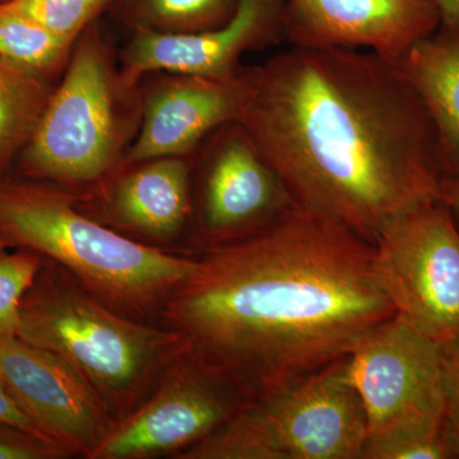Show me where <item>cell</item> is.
<instances>
[{
	"label": "cell",
	"mask_w": 459,
	"mask_h": 459,
	"mask_svg": "<svg viewBox=\"0 0 459 459\" xmlns=\"http://www.w3.org/2000/svg\"><path fill=\"white\" fill-rule=\"evenodd\" d=\"M394 314L373 244L295 202L261 231L204 247L160 318L261 395L347 358Z\"/></svg>",
	"instance_id": "cell-1"
},
{
	"label": "cell",
	"mask_w": 459,
	"mask_h": 459,
	"mask_svg": "<svg viewBox=\"0 0 459 459\" xmlns=\"http://www.w3.org/2000/svg\"><path fill=\"white\" fill-rule=\"evenodd\" d=\"M243 72L238 122L296 204L373 244L395 217L439 201V141L400 63L290 45Z\"/></svg>",
	"instance_id": "cell-2"
},
{
	"label": "cell",
	"mask_w": 459,
	"mask_h": 459,
	"mask_svg": "<svg viewBox=\"0 0 459 459\" xmlns=\"http://www.w3.org/2000/svg\"><path fill=\"white\" fill-rule=\"evenodd\" d=\"M0 238L62 265L117 312L150 323L197 265L92 219L71 190L31 179L0 177Z\"/></svg>",
	"instance_id": "cell-3"
},
{
	"label": "cell",
	"mask_w": 459,
	"mask_h": 459,
	"mask_svg": "<svg viewBox=\"0 0 459 459\" xmlns=\"http://www.w3.org/2000/svg\"><path fill=\"white\" fill-rule=\"evenodd\" d=\"M17 336L65 359L117 422L184 349L177 332L117 312L47 258L23 296Z\"/></svg>",
	"instance_id": "cell-4"
},
{
	"label": "cell",
	"mask_w": 459,
	"mask_h": 459,
	"mask_svg": "<svg viewBox=\"0 0 459 459\" xmlns=\"http://www.w3.org/2000/svg\"><path fill=\"white\" fill-rule=\"evenodd\" d=\"M141 117L140 84L124 77L95 22L75 42L18 166L27 179L83 192L122 168Z\"/></svg>",
	"instance_id": "cell-5"
},
{
	"label": "cell",
	"mask_w": 459,
	"mask_h": 459,
	"mask_svg": "<svg viewBox=\"0 0 459 459\" xmlns=\"http://www.w3.org/2000/svg\"><path fill=\"white\" fill-rule=\"evenodd\" d=\"M364 406L341 359L277 391L255 395L180 459H362Z\"/></svg>",
	"instance_id": "cell-6"
},
{
	"label": "cell",
	"mask_w": 459,
	"mask_h": 459,
	"mask_svg": "<svg viewBox=\"0 0 459 459\" xmlns=\"http://www.w3.org/2000/svg\"><path fill=\"white\" fill-rule=\"evenodd\" d=\"M349 373L367 415L364 453L444 428L443 346L397 314L359 341Z\"/></svg>",
	"instance_id": "cell-7"
},
{
	"label": "cell",
	"mask_w": 459,
	"mask_h": 459,
	"mask_svg": "<svg viewBox=\"0 0 459 459\" xmlns=\"http://www.w3.org/2000/svg\"><path fill=\"white\" fill-rule=\"evenodd\" d=\"M394 312L439 344L459 337V229L440 201L395 217L373 243Z\"/></svg>",
	"instance_id": "cell-8"
},
{
	"label": "cell",
	"mask_w": 459,
	"mask_h": 459,
	"mask_svg": "<svg viewBox=\"0 0 459 459\" xmlns=\"http://www.w3.org/2000/svg\"><path fill=\"white\" fill-rule=\"evenodd\" d=\"M253 398L244 383L184 346L146 400L117 422L92 459L180 455L221 428Z\"/></svg>",
	"instance_id": "cell-9"
},
{
	"label": "cell",
	"mask_w": 459,
	"mask_h": 459,
	"mask_svg": "<svg viewBox=\"0 0 459 459\" xmlns=\"http://www.w3.org/2000/svg\"><path fill=\"white\" fill-rule=\"evenodd\" d=\"M190 162L197 179L193 214L204 247L255 234L295 204L238 120L211 133L190 156Z\"/></svg>",
	"instance_id": "cell-10"
},
{
	"label": "cell",
	"mask_w": 459,
	"mask_h": 459,
	"mask_svg": "<svg viewBox=\"0 0 459 459\" xmlns=\"http://www.w3.org/2000/svg\"><path fill=\"white\" fill-rule=\"evenodd\" d=\"M0 382L48 439L92 459L117 421L96 392L56 353L13 334L0 340Z\"/></svg>",
	"instance_id": "cell-11"
},
{
	"label": "cell",
	"mask_w": 459,
	"mask_h": 459,
	"mask_svg": "<svg viewBox=\"0 0 459 459\" xmlns=\"http://www.w3.org/2000/svg\"><path fill=\"white\" fill-rule=\"evenodd\" d=\"M292 47L365 50L400 63L442 27L437 0H282Z\"/></svg>",
	"instance_id": "cell-12"
},
{
	"label": "cell",
	"mask_w": 459,
	"mask_h": 459,
	"mask_svg": "<svg viewBox=\"0 0 459 459\" xmlns=\"http://www.w3.org/2000/svg\"><path fill=\"white\" fill-rule=\"evenodd\" d=\"M132 33L119 60L124 77L131 83L140 84L142 78L157 72L234 77L249 51L285 40L282 0H238L231 20L207 31Z\"/></svg>",
	"instance_id": "cell-13"
},
{
	"label": "cell",
	"mask_w": 459,
	"mask_h": 459,
	"mask_svg": "<svg viewBox=\"0 0 459 459\" xmlns=\"http://www.w3.org/2000/svg\"><path fill=\"white\" fill-rule=\"evenodd\" d=\"M140 89L141 126L124 164L192 156L211 133L238 120L246 78L243 68L230 78L157 72Z\"/></svg>",
	"instance_id": "cell-14"
},
{
	"label": "cell",
	"mask_w": 459,
	"mask_h": 459,
	"mask_svg": "<svg viewBox=\"0 0 459 459\" xmlns=\"http://www.w3.org/2000/svg\"><path fill=\"white\" fill-rule=\"evenodd\" d=\"M74 195L84 213L108 228L151 246L171 243L193 216L192 162L157 157L124 164Z\"/></svg>",
	"instance_id": "cell-15"
},
{
	"label": "cell",
	"mask_w": 459,
	"mask_h": 459,
	"mask_svg": "<svg viewBox=\"0 0 459 459\" xmlns=\"http://www.w3.org/2000/svg\"><path fill=\"white\" fill-rule=\"evenodd\" d=\"M400 65L433 123L444 172L459 174V31L435 32Z\"/></svg>",
	"instance_id": "cell-16"
},
{
	"label": "cell",
	"mask_w": 459,
	"mask_h": 459,
	"mask_svg": "<svg viewBox=\"0 0 459 459\" xmlns=\"http://www.w3.org/2000/svg\"><path fill=\"white\" fill-rule=\"evenodd\" d=\"M54 87L0 57V175L29 143Z\"/></svg>",
	"instance_id": "cell-17"
},
{
	"label": "cell",
	"mask_w": 459,
	"mask_h": 459,
	"mask_svg": "<svg viewBox=\"0 0 459 459\" xmlns=\"http://www.w3.org/2000/svg\"><path fill=\"white\" fill-rule=\"evenodd\" d=\"M238 0H114L115 14L132 31L195 33L225 25Z\"/></svg>",
	"instance_id": "cell-18"
},
{
	"label": "cell",
	"mask_w": 459,
	"mask_h": 459,
	"mask_svg": "<svg viewBox=\"0 0 459 459\" xmlns=\"http://www.w3.org/2000/svg\"><path fill=\"white\" fill-rule=\"evenodd\" d=\"M74 48L38 21L0 5V57L9 65L51 82L65 71Z\"/></svg>",
	"instance_id": "cell-19"
},
{
	"label": "cell",
	"mask_w": 459,
	"mask_h": 459,
	"mask_svg": "<svg viewBox=\"0 0 459 459\" xmlns=\"http://www.w3.org/2000/svg\"><path fill=\"white\" fill-rule=\"evenodd\" d=\"M113 3L114 0H7L0 5L38 21L75 44Z\"/></svg>",
	"instance_id": "cell-20"
},
{
	"label": "cell",
	"mask_w": 459,
	"mask_h": 459,
	"mask_svg": "<svg viewBox=\"0 0 459 459\" xmlns=\"http://www.w3.org/2000/svg\"><path fill=\"white\" fill-rule=\"evenodd\" d=\"M42 261L44 256L21 247L0 252V340L17 334L21 303Z\"/></svg>",
	"instance_id": "cell-21"
},
{
	"label": "cell",
	"mask_w": 459,
	"mask_h": 459,
	"mask_svg": "<svg viewBox=\"0 0 459 459\" xmlns=\"http://www.w3.org/2000/svg\"><path fill=\"white\" fill-rule=\"evenodd\" d=\"M459 458L451 435L443 429L430 433L410 435L374 446L362 459H448Z\"/></svg>",
	"instance_id": "cell-22"
},
{
	"label": "cell",
	"mask_w": 459,
	"mask_h": 459,
	"mask_svg": "<svg viewBox=\"0 0 459 459\" xmlns=\"http://www.w3.org/2000/svg\"><path fill=\"white\" fill-rule=\"evenodd\" d=\"M71 452L48 437L0 421V459H62Z\"/></svg>",
	"instance_id": "cell-23"
},
{
	"label": "cell",
	"mask_w": 459,
	"mask_h": 459,
	"mask_svg": "<svg viewBox=\"0 0 459 459\" xmlns=\"http://www.w3.org/2000/svg\"><path fill=\"white\" fill-rule=\"evenodd\" d=\"M444 425L459 455V337L443 346Z\"/></svg>",
	"instance_id": "cell-24"
},
{
	"label": "cell",
	"mask_w": 459,
	"mask_h": 459,
	"mask_svg": "<svg viewBox=\"0 0 459 459\" xmlns=\"http://www.w3.org/2000/svg\"><path fill=\"white\" fill-rule=\"evenodd\" d=\"M0 421L7 422V424L25 429L27 431H31V433L44 437V435L36 429L35 425L32 424L31 420L27 418L23 411L17 406L16 402L9 395L7 389L4 388L2 382H0Z\"/></svg>",
	"instance_id": "cell-25"
},
{
	"label": "cell",
	"mask_w": 459,
	"mask_h": 459,
	"mask_svg": "<svg viewBox=\"0 0 459 459\" xmlns=\"http://www.w3.org/2000/svg\"><path fill=\"white\" fill-rule=\"evenodd\" d=\"M439 201L459 217V174L446 175L440 184Z\"/></svg>",
	"instance_id": "cell-26"
},
{
	"label": "cell",
	"mask_w": 459,
	"mask_h": 459,
	"mask_svg": "<svg viewBox=\"0 0 459 459\" xmlns=\"http://www.w3.org/2000/svg\"><path fill=\"white\" fill-rule=\"evenodd\" d=\"M437 3L443 29L459 31V0H437Z\"/></svg>",
	"instance_id": "cell-27"
},
{
	"label": "cell",
	"mask_w": 459,
	"mask_h": 459,
	"mask_svg": "<svg viewBox=\"0 0 459 459\" xmlns=\"http://www.w3.org/2000/svg\"><path fill=\"white\" fill-rule=\"evenodd\" d=\"M5 249H13V247H11V246H9L7 241H4V240H3L2 238H0V252H2V250H5Z\"/></svg>",
	"instance_id": "cell-28"
},
{
	"label": "cell",
	"mask_w": 459,
	"mask_h": 459,
	"mask_svg": "<svg viewBox=\"0 0 459 459\" xmlns=\"http://www.w3.org/2000/svg\"><path fill=\"white\" fill-rule=\"evenodd\" d=\"M7 2V0H0V4H2V3H5Z\"/></svg>",
	"instance_id": "cell-29"
}]
</instances>
